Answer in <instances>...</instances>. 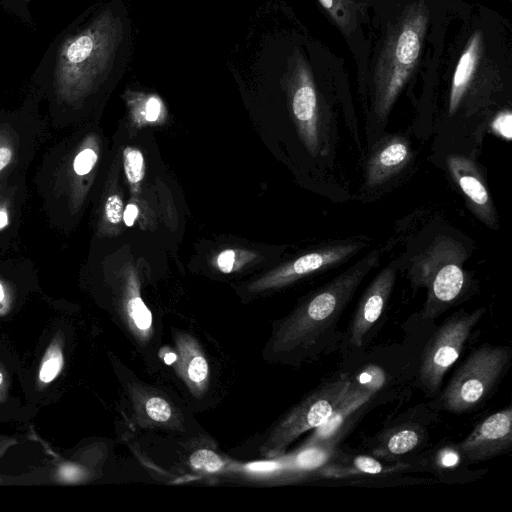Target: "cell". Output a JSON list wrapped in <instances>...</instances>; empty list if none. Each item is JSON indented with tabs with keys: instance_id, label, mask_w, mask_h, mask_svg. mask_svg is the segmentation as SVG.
<instances>
[{
	"instance_id": "6da1fadb",
	"label": "cell",
	"mask_w": 512,
	"mask_h": 512,
	"mask_svg": "<svg viewBox=\"0 0 512 512\" xmlns=\"http://www.w3.org/2000/svg\"><path fill=\"white\" fill-rule=\"evenodd\" d=\"M123 35L121 17L102 5L79 15L48 45L34 80L54 103L76 108L110 74Z\"/></svg>"
},
{
	"instance_id": "7a4b0ae2",
	"label": "cell",
	"mask_w": 512,
	"mask_h": 512,
	"mask_svg": "<svg viewBox=\"0 0 512 512\" xmlns=\"http://www.w3.org/2000/svg\"><path fill=\"white\" fill-rule=\"evenodd\" d=\"M379 263L380 252L374 249L312 292L274 328L269 351L293 364L313 362L334 352L341 339V315L361 282Z\"/></svg>"
},
{
	"instance_id": "3957f363",
	"label": "cell",
	"mask_w": 512,
	"mask_h": 512,
	"mask_svg": "<svg viewBox=\"0 0 512 512\" xmlns=\"http://www.w3.org/2000/svg\"><path fill=\"white\" fill-rule=\"evenodd\" d=\"M429 11L423 2L406 7L390 27L373 75V108L385 120L414 71L424 44Z\"/></svg>"
},
{
	"instance_id": "277c9868",
	"label": "cell",
	"mask_w": 512,
	"mask_h": 512,
	"mask_svg": "<svg viewBox=\"0 0 512 512\" xmlns=\"http://www.w3.org/2000/svg\"><path fill=\"white\" fill-rule=\"evenodd\" d=\"M468 257L462 243L441 235L413 258L408 271L412 286L427 289L423 319L434 320L465 299L470 289V278L464 270Z\"/></svg>"
},
{
	"instance_id": "5b68a950",
	"label": "cell",
	"mask_w": 512,
	"mask_h": 512,
	"mask_svg": "<svg viewBox=\"0 0 512 512\" xmlns=\"http://www.w3.org/2000/svg\"><path fill=\"white\" fill-rule=\"evenodd\" d=\"M511 349L484 344L475 349L454 373L441 397V407L453 413L480 408L496 391L510 363Z\"/></svg>"
},
{
	"instance_id": "8992f818",
	"label": "cell",
	"mask_w": 512,
	"mask_h": 512,
	"mask_svg": "<svg viewBox=\"0 0 512 512\" xmlns=\"http://www.w3.org/2000/svg\"><path fill=\"white\" fill-rule=\"evenodd\" d=\"M350 382L348 374H339L317 386L271 428L260 447L261 454L281 456L300 435L323 424L342 400Z\"/></svg>"
},
{
	"instance_id": "52a82bcc",
	"label": "cell",
	"mask_w": 512,
	"mask_h": 512,
	"mask_svg": "<svg viewBox=\"0 0 512 512\" xmlns=\"http://www.w3.org/2000/svg\"><path fill=\"white\" fill-rule=\"evenodd\" d=\"M486 309L460 311L450 316L429 339L420 363L419 380L423 389L435 395L447 371L458 360L473 329Z\"/></svg>"
},
{
	"instance_id": "ba28073f",
	"label": "cell",
	"mask_w": 512,
	"mask_h": 512,
	"mask_svg": "<svg viewBox=\"0 0 512 512\" xmlns=\"http://www.w3.org/2000/svg\"><path fill=\"white\" fill-rule=\"evenodd\" d=\"M287 84L300 134L308 150L316 155L322 148L320 102L311 69L298 50L289 59Z\"/></svg>"
},
{
	"instance_id": "9c48e42d",
	"label": "cell",
	"mask_w": 512,
	"mask_h": 512,
	"mask_svg": "<svg viewBox=\"0 0 512 512\" xmlns=\"http://www.w3.org/2000/svg\"><path fill=\"white\" fill-rule=\"evenodd\" d=\"M396 273L397 262H390L362 294L346 334L351 347H362L381 318L392 293Z\"/></svg>"
},
{
	"instance_id": "30bf717a",
	"label": "cell",
	"mask_w": 512,
	"mask_h": 512,
	"mask_svg": "<svg viewBox=\"0 0 512 512\" xmlns=\"http://www.w3.org/2000/svg\"><path fill=\"white\" fill-rule=\"evenodd\" d=\"M512 446V408L507 406L483 419L458 445L467 462L485 461L510 451Z\"/></svg>"
},
{
	"instance_id": "8fae6325",
	"label": "cell",
	"mask_w": 512,
	"mask_h": 512,
	"mask_svg": "<svg viewBox=\"0 0 512 512\" xmlns=\"http://www.w3.org/2000/svg\"><path fill=\"white\" fill-rule=\"evenodd\" d=\"M375 393L358 386L351 380L342 400L328 419L314 429L312 435L305 442L304 448L331 452L345 433L352 428V424L363 414Z\"/></svg>"
},
{
	"instance_id": "7c38bea8",
	"label": "cell",
	"mask_w": 512,
	"mask_h": 512,
	"mask_svg": "<svg viewBox=\"0 0 512 512\" xmlns=\"http://www.w3.org/2000/svg\"><path fill=\"white\" fill-rule=\"evenodd\" d=\"M360 239H348L324 245L305 253L264 281V288L286 285L304 276L338 266L366 247Z\"/></svg>"
},
{
	"instance_id": "4fadbf2b",
	"label": "cell",
	"mask_w": 512,
	"mask_h": 512,
	"mask_svg": "<svg viewBox=\"0 0 512 512\" xmlns=\"http://www.w3.org/2000/svg\"><path fill=\"white\" fill-rule=\"evenodd\" d=\"M446 164L473 213L486 226L497 229V212L478 165L471 158L459 154L449 155Z\"/></svg>"
},
{
	"instance_id": "5bb4252c",
	"label": "cell",
	"mask_w": 512,
	"mask_h": 512,
	"mask_svg": "<svg viewBox=\"0 0 512 512\" xmlns=\"http://www.w3.org/2000/svg\"><path fill=\"white\" fill-rule=\"evenodd\" d=\"M411 157L408 141L400 136H389L372 150L365 168V184L378 187L399 173Z\"/></svg>"
},
{
	"instance_id": "9a60e30c",
	"label": "cell",
	"mask_w": 512,
	"mask_h": 512,
	"mask_svg": "<svg viewBox=\"0 0 512 512\" xmlns=\"http://www.w3.org/2000/svg\"><path fill=\"white\" fill-rule=\"evenodd\" d=\"M403 463H383L376 457L334 453L317 470L325 478H344L356 475H378L399 471Z\"/></svg>"
},
{
	"instance_id": "2e32d148",
	"label": "cell",
	"mask_w": 512,
	"mask_h": 512,
	"mask_svg": "<svg viewBox=\"0 0 512 512\" xmlns=\"http://www.w3.org/2000/svg\"><path fill=\"white\" fill-rule=\"evenodd\" d=\"M178 369L181 377L193 392L201 393L209 378V365L196 340L180 333L176 337Z\"/></svg>"
},
{
	"instance_id": "e0dca14e",
	"label": "cell",
	"mask_w": 512,
	"mask_h": 512,
	"mask_svg": "<svg viewBox=\"0 0 512 512\" xmlns=\"http://www.w3.org/2000/svg\"><path fill=\"white\" fill-rule=\"evenodd\" d=\"M424 435V429L418 424H399L381 434L371 451L374 457L391 461L418 448Z\"/></svg>"
},
{
	"instance_id": "ac0fdd59",
	"label": "cell",
	"mask_w": 512,
	"mask_h": 512,
	"mask_svg": "<svg viewBox=\"0 0 512 512\" xmlns=\"http://www.w3.org/2000/svg\"><path fill=\"white\" fill-rule=\"evenodd\" d=\"M482 33L477 31L469 39L454 71L449 94V114L453 115L470 86L482 52Z\"/></svg>"
},
{
	"instance_id": "d6986e66",
	"label": "cell",
	"mask_w": 512,
	"mask_h": 512,
	"mask_svg": "<svg viewBox=\"0 0 512 512\" xmlns=\"http://www.w3.org/2000/svg\"><path fill=\"white\" fill-rule=\"evenodd\" d=\"M134 399L137 410L150 423L165 425L173 422L174 410L165 398L154 392H144L142 396H135Z\"/></svg>"
},
{
	"instance_id": "ffe728a7",
	"label": "cell",
	"mask_w": 512,
	"mask_h": 512,
	"mask_svg": "<svg viewBox=\"0 0 512 512\" xmlns=\"http://www.w3.org/2000/svg\"><path fill=\"white\" fill-rule=\"evenodd\" d=\"M318 1L344 34L349 35L354 31L360 11L356 0Z\"/></svg>"
},
{
	"instance_id": "44dd1931",
	"label": "cell",
	"mask_w": 512,
	"mask_h": 512,
	"mask_svg": "<svg viewBox=\"0 0 512 512\" xmlns=\"http://www.w3.org/2000/svg\"><path fill=\"white\" fill-rule=\"evenodd\" d=\"M124 170L131 184L139 183L144 176V158L140 150L127 147L123 152Z\"/></svg>"
},
{
	"instance_id": "7402d4cb",
	"label": "cell",
	"mask_w": 512,
	"mask_h": 512,
	"mask_svg": "<svg viewBox=\"0 0 512 512\" xmlns=\"http://www.w3.org/2000/svg\"><path fill=\"white\" fill-rule=\"evenodd\" d=\"M63 365V356L57 345H52L47 351L41 369L39 378L43 383H49L56 378Z\"/></svg>"
},
{
	"instance_id": "603a6c76",
	"label": "cell",
	"mask_w": 512,
	"mask_h": 512,
	"mask_svg": "<svg viewBox=\"0 0 512 512\" xmlns=\"http://www.w3.org/2000/svg\"><path fill=\"white\" fill-rule=\"evenodd\" d=\"M127 310L136 330L146 332L151 328V312L139 296H135L128 301Z\"/></svg>"
},
{
	"instance_id": "cb8c5ba5",
	"label": "cell",
	"mask_w": 512,
	"mask_h": 512,
	"mask_svg": "<svg viewBox=\"0 0 512 512\" xmlns=\"http://www.w3.org/2000/svg\"><path fill=\"white\" fill-rule=\"evenodd\" d=\"M16 153V140L7 125H0V177L12 164Z\"/></svg>"
},
{
	"instance_id": "d4e9b609",
	"label": "cell",
	"mask_w": 512,
	"mask_h": 512,
	"mask_svg": "<svg viewBox=\"0 0 512 512\" xmlns=\"http://www.w3.org/2000/svg\"><path fill=\"white\" fill-rule=\"evenodd\" d=\"M98 160L96 151L89 147H82L72 161V173L74 179L87 176L94 169Z\"/></svg>"
},
{
	"instance_id": "484cf974",
	"label": "cell",
	"mask_w": 512,
	"mask_h": 512,
	"mask_svg": "<svg viewBox=\"0 0 512 512\" xmlns=\"http://www.w3.org/2000/svg\"><path fill=\"white\" fill-rule=\"evenodd\" d=\"M191 465L204 472H217L223 467V462L210 450H198L190 458Z\"/></svg>"
},
{
	"instance_id": "4316f807",
	"label": "cell",
	"mask_w": 512,
	"mask_h": 512,
	"mask_svg": "<svg viewBox=\"0 0 512 512\" xmlns=\"http://www.w3.org/2000/svg\"><path fill=\"white\" fill-rule=\"evenodd\" d=\"M31 0H0L6 13L17 18L28 26H34V19L30 11Z\"/></svg>"
},
{
	"instance_id": "83f0119b",
	"label": "cell",
	"mask_w": 512,
	"mask_h": 512,
	"mask_svg": "<svg viewBox=\"0 0 512 512\" xmlns=\"http://www.w3.org/2000/svg\"><path fill=\"white\" fill-rule=\"evenodd\" d=\"M352 382L360 387L376 392L384 382L383 373L375 367L364 369Z\"/></svg>"
},
{
	"instance_id": "f1b7e54d",
	"label": "cell",
	"mask_w": 512,
	"mask_h": 512,
	"mask_svg": "<svg viewBox=\"0 0 512 512\" xmlns=\"http://www.w3.org/2000/svg\"><path fill=\"white\" fill-rule=\"evenodd\" d=\"M512 114L510 110H502L491 122V130L497 136L510 141L512 138Z\"/></svg>"
},
{
	"instance_id": "f546056e",
	"label": "cell",
	"mask_w": 512,
	"mask_h": 512,
	"mask_svg": "<svg viewBox=\"0 0 512 512\" xmlns=\"http://www.w3.org/2000/svg\"><path fill=\"white\" fill-rule=\"evenodd\" d=\"M123 202L117 194L108 196L104 205L105 219L111 224H118L123 219Z\"/></svg>"
},
{
	"instance_id": "4dcf8cb0",
	"label": "cell",
	"mask_w": 512,
	"mask_h": 512,
	"mask_svg": "<svg viewBox=\"0 0 512 512\" xmlns=\"http://www.w3.org/2000/svg\"><path fill=\"white\" fill-rule=\"evenodd\" d=\"M142 111L148 122H155L161 116L163 103L159 97L150 95L144 99Z\"/></svg>"
},
{
	"instance_id": "1f68e13d",
	"label": "cell",
	"mask_w": 512,
	"mask_h": 512,
	"mask_svg": "<svg viewBox=\"0 0 512 512\" xmlns=\"http://www.w3.org/2000/svg\"><path fill=\"white\" fill-rule=\"evenodd\" d=\"M235 252L233 250L223 251L217 258V265L224 273H230L235 262Z\"/></svg>"
},
{
	"instance_id": "d6a6232c",
	"label": "cell",
	"mask_w": 512,
	"mask_h": 512,
	"mask_svg": "<svg viewBox=\"0 0 512 512\" xmlns=\"http://www.w3.org/2000/svg\"><path fill=\"white\" fill-rule=\"evenodd\" d=\"M138 214H139L138 207L135 204L130 203L125 207V209L123 211V219L122 220L124 221L126 226L132 227L138 217Z\"/></svg>"
},
{
	"instance_id": "836d02e7",
	"label": "cell",
	"mask_w": 512,
	"mask_h": 512,
	"mask_svg": "<svg viewBox=\"0 0 512 512\" xmlns=\"http://www.w3.org/2000/svg\"><path fill=\"white\" fill-rule=\"evenodd\" d=\"M60 476L65 481H75L80 476V470L72 465H65L60 470Z\"/></svg>"
},
{
	"instance_id": "e575fe53",
	"label": "cell",
	"mask_w": 512,
	"mask_h": 512,
	"mask_svg": "<svg viewBox=\"0 0 512 512\" xmlns=\"http://www.w3.org/2000/svg\"><path fill=\"white\" fill-rule=\"evenodd\" d=\"M10 306V298L4 284L0 281V314H5Z\"/></svg>"
},
{
	"instance_id": "d590c367",
	"label": "cell",
	"mask_w": 512,
	"mask_h": 512,
	"mask_svg": "<svg viewBox=\"0 0 512 512\" xmlns=\"http://www.w3.org/2000/svg\"><path fill=\"white\" fill-rule=\"evenodd\" d=\"M9 223V215L5 208L0 207V230L5 228Z\"/></svg>"
},
{
	"instance_id": "8d00e7d4",
	"label": "cell",
	"mask_w": 512,
	"mask_h": 512,
	"mask_svg": "<svg viewBox=\"0 0 512 512\" xmlns=\"http://www.w3.org/2000/svg\"><path fill=\"white\" fill-rule=\"evenodd\" d=\"M2 380H3V375H2V373L0 372V384L2 383Z\"/></svg>"
}]
</instances>
